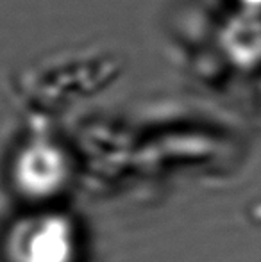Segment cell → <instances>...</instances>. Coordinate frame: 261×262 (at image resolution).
Listing matches in <instances>:
<instances>
[{"label":"cell","instance_id":"obj_1","mask_svg":"<svg viewBox=\"0 0 261 262\" xmlns=\"http://www.w3.org/2000/svg\"><path fill=\"white\" fill-rule=\"evenodd\" d=\"M6 255L9 262H73L75 227L59 212L25 216L7 232Z\"/></svg>","mask_w":261,"mask_h":262},{"label":"cell","instance_id":"obj_2","mask_svg":"<svg viewBox=\"0 0 261 262\" xmlns=\"http://www.w3.org/2000/svg\"><path fill=\"white\" fill-rule=\"evenodd\" d=\"M65 180L61 159L52 152L27 154L16 168V184L31 198H47L57 193Z\"/></svg>","mask_w":261,"mask_h":262},{"label":"cell","instance_id":"obj_3","mask_svg":"<svg viewBox=\"0 0 261 262\" xmlns=\"http://www.w3.org/2000/svg\"><path fill=\"white\" fill-rule=\"evenodd\" d=\"M245 6L247 11H254V13H261V0H240Z\"/></svg>","mask_w":261,"mask_h":262}]
</instances>
